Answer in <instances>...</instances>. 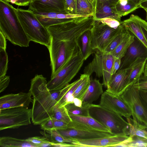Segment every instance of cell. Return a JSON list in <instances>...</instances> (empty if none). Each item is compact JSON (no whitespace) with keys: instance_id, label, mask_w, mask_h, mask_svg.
<instances>
[{"instance_id":"obj_12","label":"cell","mask_w":147,"mask_h":147,"mask_svg":"<svg viewBox=\"0 0 147 147\" xmlns=\"http://www.w3.org/2000/svg\"><path fill=\"white\" fill-rule=\"evenodd\" d=\"M99 105L126 118L131 116L130 109L120 96L112 94L106 91L101 95Z\"/></svg>"},{"instance_id":"obj_6","label":"cell","mask_w":147,"mask_h":147,"mask_svg":"<svg viewBox=\"0 0 147 147\" xmlns=\"http://www.w3.org/2000/svg\"><path fill=\"white\" fill-rule=\"evenodd\" d=\"M84 61L78 46L66 63L47 83L49 90H60L68 84L80 71Z\"/></svg>"},{"instance_id":"obj_44","label":"cell","mask_w":147,"mask_h":147,"mask_svg":"<svg viewBox=\"0 0 147 147\" xmlns=\"http://www.w3.org/2000/svg\"><path fill=\"white\" fill-rule=\"evenodd\" d=\"M121 59L114 57L111 72V75L115 74L119 69L121 65Z\"/></svg>"},{"instance_id":"obj_49","label":"cell","mask_w":147,"mask_h":147,"mask_svg":"<svg viewBox=\"0 0 147 147\" xmlns=\"http://www.w3.org/2000/svg\"><path fill=\"white\" fill-rule=\"evenodd\" d=\"M73 103L76 106L81 107L82 106L83 102L82 100L80 99L74 98L73 100Z\"/></svg>"},{"instance_id":"obj_39","label":"cell","mask_w":147,"mask_h":147,"mask_svg":"<svg viewBox=\"0 0 147 147\" xmlns=\"http://www.w3.org/2000/svg\"><path fill=\"white\" fill-rule=\"evenodd\" d=\"M66 9L67 13L76 14L75 0H65Z\"/></svg>"},{"instance_id":"obj_51","label":"cell","mask_w":147,"mask_h":147,"mask_svg":"<svg viewBox=\"0 0 147 147\" xmlns=\"http://www.w3.org/2000/svg\"><path fill=\"white\" fill-rule=\"evenodd\" d=\"M138 5H140L141 3L147 1V0H130Z\"/></svg>"},{"instance_id":"obj_8","label":"cell","mask_w":147,"mask_h":147,"mask_svg":"<svg viewBox=\"0 0 147 147\" xmlns=\"http://www.w3.org/2000/svg\"><path fill=\"white\" fill-rule=\"evenodd\" d=\"M32 109L19 107L0 110V130L17 129L31 124Z\"/></svg>"},{"instance_id":"obj_36","label":"cell","mask_w":147,"mask_h":147,"mask_svg":"<svg viewBox=\"0 0 147 147\" xmlns=\"http://www.w3.org/2000/svg\"><path fill=\"white\" fill-rule=\"evenodd\" d=\"M0 78L5 76L7 69L8 56L5 50L0 48Z\"/></svg>"},{"instance_id":"obj_41","label":"cell","mask_w":147,"mask_h":147,"mask_svg":"<svg viewBox=\"0 0 147 147\" xmlns=\"http://www.w3.org/2000/svg\"><path fill=\"white\" fill-rule=\"evenodd\" d=\"M26 140L33 144L38 145L44 143L51 142L47 140L44 136L32 137L29 138Z\"/></svg>"},{"instance_id":"obj_9","label":"cell","mask_w":147,"mask_h":147,"mask_svg":"<svg viewBox=\"0 0 147 147\" xmlns=\"http://www.w3.org/2000/svg\"><path fill=\"white\" fill-rule=\"evenodd\" d=\"M119 96L130 109L133 119L147 128V107L141 100L139 90L130 86Z\"/></svg>"},{"instance_id":"obj_34","label":"cell","mask_w":147,"mask_h":147,"mask_svg":"<svg viewBox=\"0 0 147 147\" xmlns=\"http://www.w3.org/2000/svg\"><path fill=\"white\" fill-rule=\"evenodd\" d=\"M128 32L129 31L124 25L122 30L113 38L104 52L106 53L110 54L121 42Z\"/></svg>"},{"instance_id":"obj_13","label":"cell","mask_w":147,"mask_h":147,"mask_svg":"<svg viewBox=\"0 0 147 147\" xmlns=\"http://www.w3.org/2000/svg\"><path fill=\"white\" fill-rule=\"evenodd\" d=\"M123 23L129 32L147 49V22L138 16L132 14Z\"/></svg>"},{"instance_id":"obj_10","label":"cell","mask_w":147,"mask_h":147,"mask_svg":"<svg viewBox=\"0 0 147 147\" xmlns=\"http://www.w3.org/2000/svg\"><path fill=\"white\" fill-rule=\"evenodd\" d=\"M124 26L122 23L118 28H112L99 20L94 19L91 30L92 49L104 51L113 38L121 31Z\"/></svg>"},{"instance_id":"obj_33","label":"cell","mask_w":147,"mask_h":147,"mask_svg":"<svg viewBox=\"0 0 147 147\" xmlns=\"http://www.w3.org/2000/svg\"><path fill=\"white\" fill-rule=\"evenodd\" d=\"M82 80L74 91L73 96L82 100L83 98L86 94L90 84V78L89 75L83 74Z\"/></svg>"},{"instance_id":"obj_22","label":"cell","mask_w":147,"mask_h":147,"mask_svg":"<svg viewBox=\"0 0 147 147\" xmlns=\"http://www.w3.org/2000/svg\"><path fill=\"white\" fill-rule=\"evenodd\" d=\"M83 77V74H81L79 79L70 84H69L60 90L57 102L55 105L58 107H61L73 103L74 97L73 94L82 82Z\"/></svg>"},{"instance_id":"obj_3","label":"cell","mask_w":147,"mask_h":147,"mask_svg":"<svg viewBox=\"0 0 147 147\" xmlns=\"http://www.w3.org/2000/svg\"><path fill=\"white\" fill-rule=\"evenodd\" d=\"M0 31L14 45L29 46L30 41L18 19L16 8L3 0H0Z\"/></svg>"},{"instance_id":"obj_38","label":"cell","mask_w":147,"mask_h":147,"mask_svg":"<svg viewBox=\"0 0 147 147\" xmlns=\"http://www.w3.org/2000/svg\"><path fill=\"white\" fill-rule=\"evenodd\" d=\"M99 20L104 23L111 28H118L123 23L115 19L110 18H105Z\"/></svg>"},{"instance_id":"obj_2","label":"cell","mask_w":147,"mask_h":147,"mask_svg":"<svg viewBox=\"0 0 147 147\" xmlns=\"http://www.w3.org/2000/svg\"><path fill=\"white\" fill-rule=\"evenodd\" d=\"M46 78L42 75H36L31 80L29 92L33 96L32 121L34 125H40L54 115V109L60 90L50 91Z\"/></svg>"},{"instance_id":"obj_42","label":"cell","mask_w":147,"mask_h":147,"mask_svg":"<svg viewBox=\"0 0 147 147\" xmlns=\"http://www.w3.org/2000/svg\"><path fill=\"white\" fill-rule=\"evenodd\" d=\"M10 81L9 76H5L0 78V92L3 91L8 86Z\"/></svg>"},{"instance_id":"obj_7","label":"cell","mask_w":147,"mask_h":147,"mask_svg":"<svg viewBox=\"0 0 147 147\" xmlns=\"http://www.w3.org/2000/svg\"><path fill=\"white\" fill-rule=\"evenodd\" d=\"M94 54L92 61L85 67L84 74L90 76L94 73L98 78L102 77V84L107 88L112 76L111 72L114 57L110 54L98 49L94 50Z\"/></svg>"},{"instance_id":"obj_18","label":"cell","mask_w":147,"mask_h":147,"mask_svg":"<svg viewBox=\"0 0 147 147\" xmlns=\"http://www.w3.org/2000/svg\"><path fill=\"white\" fill-rule=\"evenodd\" d=\"M33 11L40 23L46 28L51 25L70 21L74 18L90 16L76 14L59 13H43Z\"/></svg>"},{"instance_id":"obj_4","label":"cell","mask_w":147,"mask_h":147,"mask_svg":"<svg viewBox=\"0 0 147 147\" xmlns=\"http://www.w3.org/2000/svg\"><path fill=\"white\" fill-rule=\"evenodd\" d=\"M16 10L18 19L30 41L45 45L48 49L50 43L49 33L33 11L29 9L18 8Z\"/></svg>"},{"instance_id":"obj_47","label":"cell","mask_w":147,"mask_h":147,"mask_svg":"<svg viewBox=\"0 0 147 147\" xmlns=\"http://www.w3.org/2000/svg\"><path fill=\"white\" fill-rule=\"evenodd\" d=\"M139 93L142 101L147 107V90H139Z\"/></svg>"},{"instance_id":"obj_43","label":"cell","mask_w":147,"mask_h":147,"mask_svg":"<svg viewBox=\"0 0 147 147\" xmlns=\"http://www.w3.org/2000/svg\"><path fill=\"white\" fill-rule=\"evenodd\" d=\"M40 125L41 129L44 131L54 129L52 118L45 120Z\"/></svg>"},{"instance_id":"obj_14","label":"cell","mask_w":147,"mask_h":147,"mask_svg":"<svg viewBox=\"0 0 147 147\" xmlns=\"http://www.w3.org/2000/svg\"><path fill=\"white\" fill-rule=\"evenodd\" d=\"M29 9L40 13H67L65 0H31Z\"/></svg>"},{"instance_id":"obj_31","label":"cell","mask_w":147,"mask_h":147,"mask_svg":"<svg viewBox=\"0 0 147 147\" xmlns=\"http://www.w3.org/2000/svg\"><path fill=\"white\" fill-rule=\"evenodd\" d=\"M76 14L93 16L94 13V4L88 0H75Z\"/></svg>"},{"instance_id":"obj_48","label":"cell","mask_w":147,"mask_h":147,"mask_svg":"<svg viewBox=\"0 0 147 147\" xmlns=\"http://www.w3.org/2000/svg\"><path fill=\"white\" fill-rule=\"evenodd\" d=\"M6 39L4 35L0 31V48L6 50L7 46Z\"/></svg>"},{"instance_id":"obj_17","label":"cell","mask_w":147,"mask_h":147,"mask_svg":"<svg viewBox=\"0 0 147 147\" xmlns=\"http://www.w3.org/2000/svg\"><path fill=\"white\" fill-rule=\"evenodd\" d=\"M129 136L126 135H118L88 140L75 139V142L74 144L76 147H112L124 141Z\"/></svg>"},{"instance_id":"obj_52","label":"cell","mask_w":147,"mask_h":147,"mask_svg":"<svg viewBox=\"0 0 147 147\" xmlns=\"http://www.w3.org/2000/svg\"><path fill=\"white\" fill-rule=\"evenodd\" d=\"M140 8H147V1H144L140 4Z\"/></svg>"},{"instance_id":"obj_24","label":"cell","mask_w":147,"mask_h":147,"mask_svg":"<svg viewBox=\"0 0 147 147\" xmlns=\"http://www.w3.org/2000/svg\"><path fill=\"white\" fill-rule=\"evenodd\" d=\"M91 30L84 32L78 39V45L84 60L94 53V50L92 49L91 46Z\"/></svg>"},{"instance_id":"obj_50","label":"cell","mask_w":147,"mask_h":147,"mask_svg":"<svg viewBox=\"0 0 147 147\" xmlns=\"http://www.w3.org/2000/svg\"><path fill=\"white\" fill-rule=\"evenodd\" d=\"M118 0H95L94 3H100L104 2H108L116 4Z\"/></svg>"},{"instance_id":"obj_16","label":"cell","mask_w":147,"mask_h":147,"mask_svg":"<svg viewBox=\"0 0 147 147\" xmlns=\"http://www.w3.org/2000/svg\"><path fill=\"white\" fill-rule=\"evenodd\" d=\"M139 57L147 58V49L138 39L134 37L133 42L121 59V65L119 69L128 67Z\"/></svg>"},{"instance_id":"obj_53","label":"cell","mask_w":147,"mask_h":147,"mask_svg":"<svg viewBox=\"0 0 147 147\" xmlns=\"http://www.w3.org/2000/svg\"><path fill=\"white\" fill-rule=\"evenodd\" d=\"M143 75L144 76H147V61L145 65Z\"/></svg>"},{"instance_id":"obj_23","label":"cell","mask_w":147,"mask_h":147,"mask_svg":"<svg viewBox=\"0 0 147 147\" xmlns=\"http://www.w3.org/2000/svg\"><path fill=\"white\" fill-rule=\"evenodd\" d=\"M102 86L99 80L90 79L89 86L82 100L83 102L91 104L96 100L104 92Z\"/></svg>"},{"instance_id":"obj_26","label":"cell","mask_w":147,"mask_h":147,"mask_svg":"<svg viewBox=\"0 0 147 147\" xmlns=\"http://www.w3.org/2000/svg\"><path fill=\"white\" fill-rule=\"evenodd\" d=\"M0 146L2 147H39L38 144H33L26 139H19L9 136L0 138Z\"/></svg>"},{"instance_id":"obj_37","label":"cell","mask_w":147,"mask_h":147,"mask_svg":"<svg viewBox=\"0 0 147 147\" xmlns=\"http://www.w3.org/2000/svg\"><path fill=\"white\" fill-rule=\"evenodd\" d=\"M133 85L134 87L139 90H147V76L142 74L138 81Z\"/></svg>"},{"instance_id":"obj_56","label":"cell","mask_w":147,"mask_h":147,"mask_svg":"<svg viewBox=\"0 0 147 147\" xmlns=\"http://www.w3.org/2000/svg\"><path fill=\"white\" fill-rule=\"evenodd\" d=\"M143 9L145 11L146 13V19L147 20V8H144Z\"/></svg>"},{"instance_id":"obj_29","label":"cell","mask_w":147,"mask_h":147,"mask_svg":"<svg viewBox=\"0 0 147 147\" xmlns=\"http://www.w3.org/2000/svg\"><path fill=\"white\" fill-rule=\"evenodd\" d=\"M140 8L130 0H118L115 5L117 14L120 17L126 16Z\"/></svg>"},{"instance_id":"obj_27","label":"cell","mask_w":147,"mask_h":147,"mask_svg":"<svg viewBox=\"0 0 147 147\" xmlns=\"http://www.w3.org/2000/svg\"><path fill=\"white\" fill-rule=\"evenodd\" d=\"M134 36L129 31L117 46L110 53L114 57L121 59L134 40Z\"/></svg>"},{"instance_id":"obj_11","label":"cell","mask_w":147,"mask_h":147,"mask_svg":"<svg viewBox=\"0 0 147 147\" xmlns=\"http://www.w3.org/2000/svg\"><path fill=\"white\" fill-rule=\"evenodd\" d=\"M68 128L57 130L63 136L78 140H88L109 137L115 135L111 132L96 129L72 121Z\"/></svg>"},{"instance_id":"obj_15","label":"cell","mask_w":147,"mask_h":147,"mask_svg":"<svg viewBox=\"0 0 147 147\" xmlns=\"http://www.w3.org/2000/svg\"><path fill=\"white\" fill-rule=\"evenodd\" d=\"M31 93L21 92L3 95L0 97V110L19 107H28L32 102Z\"/></svg>"},{"instance_id":"obj_46","label":"cell","mask_w":147,"mask_h":147,"mask_svg":"<svg viewBox=\"0 0 147 147\" xmlns=\"http://www.w3.org/2000/svg\"><path fill=\"white\" fill-rule=\"evenodd\" d=\"M52 146L57 147H76L73 144L67 143H51Z\"/></svg>"},{"instance_id":"obj_20","label":"cell","mask_w":147,"mask_h":147,"mask_svg":"<svg viewBox=\"0 0 147 147\" xmlns=\"http://www.w3.org/2000/svg\"><path fill=\"white\" fill-rule=\"evenodd\" d=\"M116 4L108 2L94 3V13L93 16L94 20L105 18H110L122 22L121 17L117 13Z\"/></svg>"},{"instance_id":"obj_30","label":"cell","mask_w":147,"mask_h":147,"mask_svg":"<svg viewBox=\"0 0 147 147\" xmlns=\"http://www.w3.org/2000/svg\"><path fill=\"white\" fill-rule=\"evenodd\" d=\"M126 119L129 125V136H137L147 139V128L145 125L131 117Z\"/></svg>"},{"instance_id":"obj_54","label":"cell","mask_w":147,"mask_h":147,"mask_svg":"<svg viewBox=\"0 0 147 147\" xmlns=\"http://www.w3.org/2000/svg\"><path fill=\"white\" fill-rule=\"evenodd\" d=\"M3 1L7 2L8 3H11L12 0H3Z\"/></svg>"},{"instance_id":"obj_45","label":"cell","mask_w":147,"mask_h":147,"mask_svg":"<svg viewBox=\"0 0 147 147\" xmlns=\"http://www.w3.org/2000/svg\"><path fill=\"white\" fill-rule=\"evenodd\" d=\"M31 0H12L11 3L18 6L29 5Z\"/></svg>"},{"instance_id":"obj_35","label":"cell","mask_w":147,"mask_h":147,"mask_svg":"<svg viewBox=\"0 0 147 147\" xmlns=\"http://www.w3.org/2000/svg\"><path fill=\"white\" fill-rule=\"evenodd\" d=\"M53 117L67 124L72 121L65 106L58 107L55 105L54 107Z\"/></svg>"},{"instance_id":"obj_40","label":"cell","mask_w":147,"mask_h":147,"mask_svg":"<svg viewBox=\"0 0 147 147\" xmlns=\"http://www.w3.org/2000/svg\"><path fill=\"white\" fill-rule=\"evenodd\" d=\"M54 129L57 130H62L68 128V124L62 121L52 117Z\"/></svg>"},{"instance_id":"obj_55","label":"cell","mask_w":147,"mask_h":147,"mask_svg":"<svg viewBox=\"0 0 147 147\" xmlns=\"http://www.w3.org/2000/svg\"><path fill=\"white\" fill-rule=\"evenodd\" d=\"M91 3L94 4L95 0H88Z\"/></svg>"},{"instance_id":"obj_32","label":"cell","mask_w":147,"mask_h":147,"mask_svg":"<svg viewBox=\"0 0 147 147\" xmlns=\"http://www.w3.org/2000/svg\"><path fill=\"white\" fill-rule=\"evenodd\" d=\"M91 104L82 103V107L75 105L73 103L69 104L66 106L69 115H73L83 116H90L89 108Z\"/></svg>"},{"instance_id":"obj_21","label":"cell","mask_w":147,"mask_h":147,"mask_svg":"<svg viewBox=\"0 0 147 147\" xmlns=\"http://www.w3.org/2000/svg\"><path fill=\"white\" fill-rule=\"evenodd\" d=\"M147 61V58L139 57L128 67L129 70L124 91L129 86L137 82L143 74Z\"/></svg>"},{"instance_id":"obj_28","label":"cell","mask_w":147,"mask_h":147,"mask_svg":"<svg viewBox=\"0 0 147 147\" xmlns=\"http://www.w3.org/2000/svg\"><path fill=\"white\" fill-rule=\"evenodd\" d=\"M40 132L47 140L53 143H67L74 144L75 142V139L65 136L61 134L56 129L46 130Z\"/></svg>"},{"instance_id":"obj_25","label":"cell","mask_w":147,"mask_h":147,"mask_svg":"<svg viewBox=\"0 0 147 147\" xmlns=\"http://www.w3.org/2000/svg\"><path fill=\"white\" fill-rule=\"evenodd\" d=\"M69 115L73 121L96 129L111 132L107 128L90 116H87L73 115Z\"/></svg>"},{"instance_id":"obj_1","label":"cell","mask_w":147,"mask_h":147,"mask_svg":"<svg viewBox=\"0 0 147 147\" xmlns=\"http://www.w3.org/2000/svg\"><path fill=\"white\" fill-rule=\"evenodd\" d=\"M93 18V16L78 17L47 27L50 35L48 49L51 68V78L74 53L78 47L79 37L86 31L92 29Z\"/></svg>"},{"instance_id":"obj_5","label":"cell","mask_w":147,"mask_h":147,"mask_svg":"<svg viewBox=\"0 0 147 147\" xmlns=\"http://www.w3.org/2000/svg\"><path fill=\"white\" fill-rule=\"evenodd\" d=\"M90 116L107 128L115 135L129 136V124L119 114L109 110L99 105L91 104Z\"/></svg>"},{"instance_id":"obj_19","label":"cell","mask_w":147,"mask_h":147,"mask_svg":"<svg viewBox=\"0 0 147 147\" xmlns=\"http://www.w3.org/2000/svg\"><path fill=\"white\" fill-rule=\"evenodd\" d=\"M129 70L128 67L119 69L112 75L106 91L112 94L119 96L124 91Z\"/></svg>"}]
</instances>
